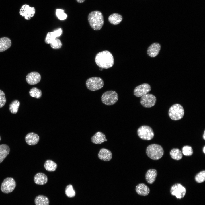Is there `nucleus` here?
<instances>
[{
  "instance_id": "nucleus-1",
  "label": "nucleus",
  "mask_w": 205,
  "mask_h": 205,
  "mask_svg": "<svg viewBox=\"0 0 205 205\" xmlns=\"http://www.w3.org/2000/svg\"><path fill=\"white\" fill-rule=\"evenodd\" d=\"M95 60L97 66L103 69H108L112 67L114 63L113 56L109 51L104 50L98 53Z\"/></svg>"
},
{
  "instance_id": "nucleus-2",
  "label": "nucleus",
  "mask_w": 205,
  "mask_h": 205,
  "mask_svg": "<svg viewBox=\"0 0 205 205\" xmlns=\"http://www.w3.org/2000/svg\"><path fill=\"white\" fill-rule=\"evenodd\" d=\"M88 20L91 27L95 30H100L104 24L103 14L101 12L97 10L91 12L88 15Z\"/></svg>"
},
{
  "instance_id": "nucleus-3",
  "label": "nucleus",
  "mask_w": 205,
  "mask_h": 205,
  "mask_svg": "<svg viewBox=\"0 0 205 205\" xmlns=\"http://www.w3.org/2000/svg\"><path fill=\"white\" fill-rule=\"evenodd\" d=\"M146 153L151 159L157 160L162 158L164 155V151L161 145L154 144H150L147 147Z\"/></svg>"
},
{
  "instance_id": "nucleus-4",
  "label": "nucleus",
  "mask_w": 205,
  "mask_h": 205,
  "mask_svg": "<svg viewBox=\"0 0 205 205\" xmlns=\"http://www.w3.org/2000/svg\"><path fill=\"white\" fill-rule=\"evenodd\" d=\"M184 113V109L183 106L180 104H175L170 108L168 111V115L171 119L177 120L183 118Z\"/></svg>"
},
{
  "instance_id": "nucleus-5",
  "label": "nucleus",
  "mask_w": 205,
  "mask_h": 205,
  "mask_svg": "<svg viewBox=\"0 0 205 205\" xmlns=\"http://www.w3.org/2000/svg\"><path fill=\"white\" fill-rule=\"evenodd\" d=\"M118 93L115 91H107L102 95L101 100L102 103L107 105H112L115 104L118 100Z\"/></svg>"
},
{
  "instance_id": "nucleus-6",
  "label": "nucleus",
  "mask_w": 205,
  "mask_h": 205,
  "mask_svg": "<svg viewBox=\"0 0 205 205\" xmlns=\"http://www.w3.org/2000/svg\"><path fill=\"white\" fill-rule=\"evenodd\" d=\"M86 85L87 88L91 91H95L102 88L104 85L102 79L98 77H93L88 79Z\"/></svg>"
},
{
  "instance_id": "nucleus-7",
  "label": "nucleus",
  "mask_w": 205,
  "mask_h": 205,
  "mask_svg": "<svg viewBox=\"0 0 205 205\" xmlns=\"http://www.w3.org/2000/svg\"><path fill=\"white\" fill-rule=\"evenodd\" d=\"M137 132L140 138L144 140H151L154 136L152 128L147 125H143L139 127L138 129Z\"/></svg>"
},
{
  "instance_id": "nucleus-8",
  "label": "nucleus",
  "mask_w": 205,
  "mask_h": 205,
  "mask_svg": "<svg viewBox=\"0 0 205 205\" xmlns=\"http://www.w3.org/2000/svg\"><path fill=\"white\" fill-rule=\"evenodd\" d=\"M186 188L180 183L173 184L171 187L170 192L171 195L175 196L177 199L183 198L186 193Z\"/></svg>"
},
{
  "instance_id": "nucleus-9",
  "label": "nucleus",
  "mask_w": 205,
  "mask_h": 205,
  "mask_svg": "<svg viewBox=\"0 0 205 205\" xmlns=\"http://www.w3.org/2000/svg\"><path fill=\"white\" fill-rule=\"evenodd\" d=\"M16 186V183L14 179L12 177H7L2 183L1 189L4 193H9L14 190Z\"/></svg>"
},
{
  "instance_id": "nucleus-10",
  "label": "nucleus",
  "mask_w": 205,
  "mask_h": 205,
  "mask_svg": "<svg viewBox=\"0 0 205 205\" xmlns=\"http://www.w3.org/2000/svg\"><path fill=\"white\" fill-rule=\"evenodd\" d=\"M156 101V97L151 94L147 93L141 97V104L145 108H151L153 106Z\"/></svg>"
},
{
  "instance_id": "nucleus-11",
  "label": "nucleus",
  "mask_w": 205,
  "mask_h": 205,
  "mask_svg": "<svg viewBox=\"0 0 205 205\" xmlns=\"http://www.w3.org/2000/svg\"><path fill=\"white\" fill-rule=\"evenodd\" d=\"M35 13L34 7H31L28 5L24 4L22 5L19 11L20 15L24 17L26 20H29L34 16Z\"/></svg>"
},
{
  "instance_id": "nucleus-12",
  "label": "nucleus",
  "mask_w": 205,
  "mask_h": 205,
  "mask_svg": "<svg viewBox=\"0 0 205 205\" xmlns=\"http://www.w3.org/2000/svg\"><path fill=\"white\" fill-rule=\"evenodd\" d=\"M151 89V87L149 84L147 83H143L136 87L134 88V94L136 97H141L148 93Z\"/></svg>"
},
{
  "instance_id": "nucleus-13",
  "label": "nucleus",
  "mask_w": 205,
  "mask_h": 205,
  "mask_svg": "<svg viewBox=\"0 0 205 205\" xmlns=\"http://www.w3.org/2000/svg\"><path fill=\"white\" fill-rule=\"evenodd\" d=\"M41 77L40 74L36 72H32L29 73L26 77L27 83L30 85L37 84L40 81Z\"/></svg>"
},
{
  "instance_id": "nucleus-14",
  "label": "nucleus",
  "mask_w": 205,
  "mask_h": 205,
  "mask_svg": "<svg viewBox=\"0 0 205 205\" xmlns=\"http://www.w3.org/2000/svg\"><path fill=\"white\" fill-rule=\"evenodd\" d=\"M62 33V30L60 28L53 32H48L45 39V43L46 44H51L56 40V38L60 36Z\"/></svg>"
},
{
  "instance_id": "nucleus-15",
  "label": "nucleus",
  "mask_w": 205,
  "mask_h": 205,
  "mask_svg": "<svg viewBox=\"0 0 205 205\" xmlns=\"http://www.w3.org/2000/svg\"><path fill=\"white\" fill-rule=\"evenodd\" d=\"M161 48V45L159 43H153L148 48L147 51V54L150 57H155L159 54Z\"/></svg>"
},
{
  "instance_id": "nucleus-16",
  "label": "nucleus",
  "mask_w": 205,
  "mask_h": 205,
  "mask_svg": "<svg viewBox=\"0 0 205 205\" xmlns=\"http://www.w3.org/2000/svg\"><path fill=\"white\" fill-rule=\"evenodd\" d=\"M99 158L104 161H109L112 157V154L109 150L104 148H101L99 152L98 155Z\"/></svg>"
},
{
  "instance_id": "nucleus-17",
  "label": "nucleus",
  "mask_w": 205,
  "mask_h": 205,
  "mask_svg": "<svg viewBox=\"0 0 205 205\" xmlns=\"http://www.w3.org/2000/svg\"><path fill=\"white\" fill-rule=\"evenodd\" d=\"M135 190L138 195L144 196L148 195L150 192L149 187L144 183H140L137 184Z\"/></svg>"
},
{
  "instance_id": "nucleus-18",
  "label": "nucleus",
  "mask_w": 205,
  "mask_h": 205,
  "mask_svg": "<svg viewBox=\"0 0 205 205\" xmlns=\"http://www.w3.org/2000/svg\"><path fill=\"white\" fill-rule=\"evenodd\" d=\"M26 143L30 145H34L37 144L39 140V137L37 134L30 132L27 134L25 137Z\"/></svg>"
},
{
  "instance_id": "nucleus-19",
  "label": "nucleus",
  "mask_w": 205,
  "mask_h": 205,
  "mask_svg": "<svg viewBox=\"0 0 205 205\" xmlns=\"http://www.w3.org/2000/svg\"><path fill=\"white\" fill-rule=\"evenodd\" d=\"M91 140L92 142L96 144H100L107 140L105 135L100 131L96 132L91 137Z\"/></svg>"
},
{
  "instance_id": "nucleus-20",
  "label": "nucleus",
  "mask_w": 205,
  "mask_h": 205,
  "mask_svg": "<svg viewBox=\"0 0 205 205\" xmlns=\"http://www.w3.org/2000/svg\"><path fill=\"white\" fill-rule=\"evenodd\" d=\"M157 175V170L154 169H150L146 172L145 177L147 182L149 184H152L155 181Z\"/></svg>"
},
{
  "instance_id": "nucleus-21",
  "label": "nucleus",
  "mask_w": 205,
  "mask_h": 205,
  "mask_svg": "<svg viewBox=\"0 0 205 205\" xmlns=\"http://www.w3.org/2000/svg\"><path fill=\"white\" fill-rule=\"evenodd\" d=\"M47 176L42 173H38L36 174L34 177L35 183L38 184L44 185L48 181Z\"/></svg>"
},
{
  "instance_id": "nucleus-22",
  "label": "nucleus",
  "mask_w": 205,
  "mask_h": 205,
  "mask_svg": "<svg viewBox=\"0 0 205 205\" xmlns=\"http://www.w3.org/2000/svg\"><path fill=\"white\" fill-rule=\"evenodd\" d=\"M11 42L8 37H4L0 38V52L5 51L11 46Z\"/></svg>"
},
{
  "instance_id": "nucleus-23",
  "label": "nucleus",
  "mask_w": 205,
  "mask_h": 205,
  "mask_svg": "<svg viewBox=\"0 0 205 205\" xmlns=\"http://www.w3.org/2000/svg\"><path fill=\"white\" fill-rule=\"evenodd\" d=\"M108 20L112 24L116 25L120 24L122 21L123 18L120 14L114 13L110 15L108 17Z\"/></svg>"
},
{
  "instance_id": "nucleus-24",
  "label": "nucleus",
  "mask_w": 205,
  "mask_h": 205,
  "mask_svg": "<svg viewBox=\"0 0 205 205\" xmlns=\"http://www.w3.org/2000/svg\"><path fill=\"white\" fill-rule=\"evenodd\" d=\"M10 148L7 145L3 144L0 145V163L9 154Z\"/></svg>"
},
{
  "instance_id": "nucleus-25",
  "label": "nucleus",
  "mask_w": 205,
  "mask_h": 205,
  "mask_svg": "<svg viewBox=\"0 0 205 205\" xmlns=\"http://www.w3.org/2000/svg\"><path fill=\"white\" fill-rule=\"evenodd\" d=\"M34 202L36 205H49V204L48 198L42 195L36 196Z\"/></svg>"
},
{
  "instance_id": "nucleus-26",
  "label": "nucleus",
  "mask_w": 205,
  "mask_h": 205,
  "mask_svg": "<svg viewBox=\"0 0 205 205\" xmlns=\"http://www.w3.org/2000/svg\"><path fill=\"white\" fill-rule=\"evenodd\" d=\"M169 154L171 158L176 160H181L183 157L181 151L177 148L172 149L170 151Z\"/></svg>"
},
{
  "instance_id": "nucleus-27",
  "label": "nucleus",
  "mask_w": 205,
  "mask_h": 205,
  "mask_svg": "<svg viewBox=\"0 0 205 205\" xmlns=\"http://www.w3.org/2000/svg\"><path fill=\"white\" fill-rule=\"evenodd\" d=\"M45 169L48 171L52 172L55 171L57 167V164L54 161L51 160H46L44 164Z\"/></svg>"
},
{
  "instance_id": "nucleus-28",
  "label": "nucleus",
  "mask_w": 205,
  "mask_h": 205,
  "mask_svg": "<svg viewBox=\"0 0 205 205\" xmlns=\"http://www.w3.org/2000/svg\"><path fill=\"white\" fill-rule=\"evenodd\" d=\"M20 105L19 101L17 100L13 101L9 105V110L13 114L17 113Z\"/></svg>"
},
{
  "instance_id": "nucleus-29",
  "label": "nucleus",
  "mask_w": 205,
  "mask_h": 205,
  "mask_svg": "<svg viewBox=\"0 0 205 205\" xmlns=\"http://www.w3.org/2000/svg\"><path fill=\"white\" fill-rule=\"evenodd\" d=\"M29 93L31 96L37 99L40 98L42 95L41 91L35 87L31 89L29 91Z\"/></svg>"
},
{
  "instance_id": "nucleus-30",
  "label": "nucleus",
  "mask_w": 205,
  "mask_h": 205,
  "mask_svg": "<svg viewBox=\"0 0 205 205\" xmlns=\"http://www.w3.org/2000/svg\"><path fill=\"white\" fill-rule=\"evenodd\" d=\"M65 193L67 196L69 198L73 197L75 196V192L71 184H69L66 186L65 189Z\"/></svg>"
},
{
  "instance_id": "nucleus-31",
  "label": "nucleus",
  "mask_w": 205,
  "mask_h": 205,
  "mask_svg": "<svg viewBox=\"0 0 205 205\" xmlns=\"http://www.w3.org/2000/svg\"><path fill=\"white\" fill-rule=\"evenodd\" d=\"M182 153L185 156H190L193 153V150L192 147L189 145L183 146L182 149Z\"/></svg>"
},
{
  "instance_id": "nucleus-32",
  "label": "nucleus",
  "mask_w": 205,
  "mask_h": 205,
  "mask_svg": "<svg viewBox=\"0 0 205 205\" xmlns=\"http://www.w3.org/2000/svg\"><path fill=\"white\" fill-rule=\"evenodd\" d=\"M195 180L198 183L204 182L205 181V171H202L198 173L195 176Z\"/></svg>"
},
{
  "instance_id": "nucleus-33",
  "label": "nucleus",
  "mask_w": 205,
  "mask_h": 205,
  "mask_svg": "<svg viewBox=\"0 0 205 205\" xmlns=\"http://www.w3.org/2000/svg\"><path fill=\"white\" fill-rule=\"evenodd\" d=\"M56 14L59 19L61 20H65L67 17V15L64 12V10L61 9L56 10Z\"/></svg>"
},
{
  "instance_id": "nucleus-34",
  "label": "nucleus",
  "mask_w": 205,
  "mask_h": 205,
  "mask_svg": "<svg viewBox=\"0 0 205 205\" xmlns=\"http://www.w3.org/2000/svg\"><path fill=\"white\" fill-rule=\"evenodd\" d=\"M50 44L51 47L52 48L56 49L60 48L62 46V44L61 41L60 39L58 38H56L55 41Z\"/></svg>"
},
{
  "instance_id": "nucleus-35",
  "label": "nucleus",
  "mask_w": 205,
  "mask_h": 205,
  "mask_svg": "<svg viewBox=\"0 0 205 205\" xmlns=\"http://www.w3.org/2000/svg\"><path fill=\"white\" fill-rule=\"evenodd\" d=\"M6 101L5 93L2 91L0 90V108L4 106Z\"/></svg>"
},
{
  "instance_id": "nucleus-36",
  "label": "nucleus",
  "mask_w": 205,
  "mask_h": 205,
  "mask_svg": "<svg viewBox=\"0 0 205 205\" xmlns=\"http://www.w3.org/2000/svg\"><path fill=\"white\" fill-rule=\"evenodd\" d=\"M78 3H81L84 2L85 0H76Z\"/></svg>"
},
{
  "instance_id": "nucleus-37",
  "label": "nucleus",
  "mask_w": 205,
  "mask_h": 205,
  "mask_svg": "<svg viewBox=\"0 0 205 205\" xmlns=\"http://www.w3.org/2000/svg\"><path fill=\"white\" fill-rule=\"evenodd\" d=\"M203 139L205 140V131H204L203 134Z\"/></svg>"
},
{
  "instance_id": "nucleus-38",
  "label": "nucleus",
  "mask_w": 205,
  "mask_h": 205,
  "mask_svg": "<svg viewBox=\"0 0 205 205\" xmlns=\"http://www.w3.org/2000/svg\"><path fill=\"white\" fill-rule=\"evenodd\" d=\"M203 152L204 154H205V146H204L202 149Z\"/></svg>"
},
{
  "instance_id": "nucleus-39",
  "label": "nucleus",
  "mask_w": 205,
  "mask_h": 205,
  "mask_svg": "<svg viewBox=\"0 0 205 205\" xmlns=\"http://www.w3.org/2000/svg\"><path fill=\"white\" fill-rule=\"evenodd\" d=\"M99 69H100V70H101H101H103V68H101V67H100Z\"/></svg>"
},
{
  "instance_id": "nucleus-40",
  "label": "nucleus",
  "mask_w": 205,
  "mask_h": 205,
  "mask_svg": "<svg viewBox=\"0 0 205 205\" xmlns=\"http://www.w3.org/2000/svg\"><path fill=\"white\" fill-rule=\"evenodd\" d=\"M1 140V136H0V141Z\"/></svg>"
}]
</instances>
